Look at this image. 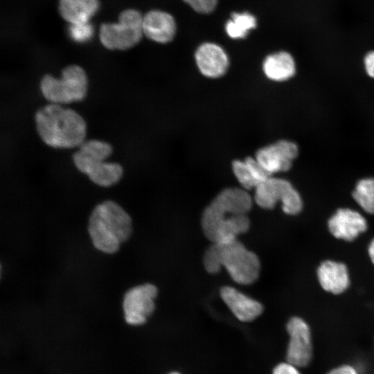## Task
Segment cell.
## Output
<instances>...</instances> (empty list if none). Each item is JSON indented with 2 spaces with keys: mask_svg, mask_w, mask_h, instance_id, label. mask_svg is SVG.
Wrapping results in <instances>:
<instances>
[{
  "mask_svg": "<svg viewBox=\"0 0 374 374\" xmlns=\"http://www.w3.org/2000/svg\"><path fill=\"white\" fill-rule=\"evenodd\" d=\"M35 121L39 137L50 147L72 148L84 141L85 121L73 109L49 103L38 109Z\"/></svg>",
  "mask_w": 374,
  "mask_h": 374,
  "instance_id": "obj_2",
  "label": "cell"
},
{
  "mask_svg": "<svg viewBox=\"0 0 374 374\" xmlns=\"http://www.w3.org/2000/svg\"><path fill=\"white\" fill-rule=\"evenodd\" d=\"M265 76L273 81L283 82L292 78L296 73V63L292 55L286 51L276 52L267 56L262 63Z\"/></svg>",
  "mask_w": 374,
  "mask_h": 374,
  "instance_id": "obj_18",
  "label": "cell"
},
{
  "mask_svg": "<svg viewBox=\"0 0 374 374\" xmlns=\"http://www.w3.org/2000/svg\"><path fill=\"white\" fill-rule=\"evenodd\" d=\"M254 200L261 208H274L280 201L286 214L296 215L303 208L300 194L286 179L270 177L255 188Z\"/></svg>",
  "mask_w": 374,
  "mask_h": 374,
  "instance_id": "obj_7",
  "label": "cell"
},
{
  "mask_svg": "<svg viewBox=\"0 0 374 374\" xmlns=\"http://www.w3.org/2000/svg\"><path fill=\"white\" fill-rule=\"evenodd\" d=\"M285 330L288 341L285 360L305 368L308 367L314 358V343L312 328L308 322L299 316L290 318Z\"/></svg>",
  "mask_w": 374,
  "mask_h": 374,
  "instance_id": "obj_8",
  "label": "cell"
},
{
  "mask_svg": "<svg viewBox=\"0 0 374 374\" xmlns=\"http://www.w3.org/2000/svg\"><path fill=\"white\" fill-rule=\"evenodd\" d=\"M195 59L201 73L210 78L224 75L228 70L229 60L224 49L214 43H204L195 54Z\"/></svg>",
  "mask_w": 374,
  "mask_h": 374,
  "instance_id": "obj_12",
  "label": "cell"
},
{
  "mask_svg": "<svg viewBox=\"0 0 374 374\" xmlns=\"http://www.w3.org/2000/svg\"><path fill=\"white\" fill-rule=\"evenodd\" d=\"M99 6L98 0H59L58 11L70 24H80L88 23Z\"/></svg>",
  "mask_w": 374,
  "mask_h": 374,
  "instance_id": "obj_17",
  "label": "cell"
},
{
  "mask_svg": "<svg viewBox=\"0 0 374 374\" xmlns=\"http://www.w3.org/2000/svg\"><path fill=\"white\" fill-rule=\"evenodd\" d=\"M364 65L367 75L374 79V51L367 53L364 58Z\"/></svg>",
  "mask_w": 374,
  "mask_h": 374,
  "instance_id": "obj_27",
  "label": "cell"
},
{
  "mask_svg": "<svg viewBox=\"0 0 374 374\" xmlns=\"http://www.w3.org/2000/svg\"><path fill=\"white\" fill-rule=\"evenodd\" d=\"M317 273L321 287L328 292L340 294L349 286L348 269L342 262L323 261L318 267Z\"/></svg>",
  "mask_w": 374,
  "mask_h": 374,
  "instance_id": "obj_16",
  "label": "cell"
},
{
  "mask_svg": "<svg viewBox=\"0 0 374 374\" xmlns=\"http://www.w3.org/2000/svg\"><path fill=\"white\" fill-rule=\"evenodd\" d=\"M39 89L50 103L61 105L78 102L87 95L88 79L81 66L71 64L63 69L60 78L44 75L40 80Z\"/></svg>",
  "mask_w": 374,
  "mask_h": 374,
  "instance_id": "obj_4",
  "label": "cell"
},
{
  "mask_svg": "<svg viewBox=\"0 0 374 374\" xmlns=\"http://www.w3.org/2000/svg\"><path fill=\"white\" fill-rule=\"evenodd\" d=\"M368 252L371 261L374 264V238L368 246Z\"/></svg>",
  "mask_w": 374,
  "mask_h": 374,
  "instance_id": "obj_28",
  "label": "cell"
},
{
  "mask_svg": "<svg viewBox=\"0 0 374 374\" xmlns=\"http://www.w3.org/2000/svg\"><path fill=\"white\" fill-rule=\"evenodd\" d=\"M105 159L84 154L79 150L73 154V161L76 168L88 176L98 186H112L117 184L123 173L122 166L118 163L106 162Z\"/></svg>",
  "mask_w": 374,
  "mask_h": 374,
  "instance_id": "obj_10",
  "label": "cell"
},
{
  "mask_svg": "<svg viewBox=\"0 0 374 374\" xmlns=\"http://www.w3.org/2000/svg\"><path fill=\"white\" fill-rule=\"evenodd\" d=\"M299 154L298 145L293 141L280 140L260 148L255 159L270 175L290 169Z\"/></svg>",
  "mask_w": 374,
  "mask_h": 374,
  "instance_id": "obj_11",
  "label": "cell"
},
{
  "mask_svg": "<svg viewBox=\"0 0 374 374\" xmlns=\"http://www.w3.org/2000/svg\"><path fill=\"white\" fill-rule=\"evenodd\" d=\"M157 288L150 283L132 287L124 295L123 309L126 322L130 325L143 324L155 308Z\"/></svg>",
  "mask_w": 374,
  "mask_h": 374,
  "instance_id": "obj_9",
  "label": "cell"
},
{
  "mask_svg": "<svg viewBox=\"0 0 374 374\" xmlns=\"http://www.w3.org/2000/svg\"><path fill=\"white\" fill-rule=\"evenodd\" d=\"M325 374H362V369L357 364L345 362L332 367Z\"/></svg>",
  "mask_w": 374,
  "mask_h": 374,
  "instance_id": "obj_24",
  "label": "cell"
},
{
  "mask_svg": "<svg viewBox=\"0 0 374 374\" xmlns=\"http://www.w3.org/2000/svg\"><path fill=\"white\" fill-rule=\"evenodd\" d=\"M217 244L220 246L221 265L235 283L249 285L258 279L260 263L256 253L248 250L237 239Z\"/></svg>",
  "mask_w": 374,
  "mask_h": 374,
  "instance_id": "obj_6",
  "label": "cell"
},
{
  "mask_svg": "<svg viewBox=\"0 0 374 374\" xmlns=\"http://www.w3.org/2000/svg\"><path fill=\"white\" fill-rule=\"evenodd\" d=\"M205 269L210 274H216L222 269L220 246L213 244L206 251L203 259Z\"/></svg>",
  "mask_w": 374,
  "mask_h": 374,
  "instance_id": "obj_22",
  "label": "cell"
},
{
  "mask_svg": "<svg viewBox=\"0 0 374 374\" xmlns=\"http://www.w3.org/2000/svg\"><path fill=\"white\" fill-rule=\"evenodd\" d=\"M220 294L223 301L240 321H252L259 317L263 311V306L260 303L233 287H222Z\"/></svg>",
  "mask_w": 374,
  "mask_h": 374,
  "instance_id": "obj_14",
  "label": "cell"
},
{
  "mask_svg": "<svg viewBox=\"0 0 374 374\" xmlns=\"http://www.w3.org/2000/svg\"><path fill=\"white\" fill-rule=\"evenodd\" d=\"M93 26L91 24H70L69 33L72 39L77 42L88 41L93 35Z\"/></svg>",
  "mask_w": 374,
  "mask_h": 374,
  "instance_id": "obj_23",
  "label": "cell"
},
{
  "mask_svg": "<svg viewBox=\"0 0 374 374\" xmlns=\"http://www.w3.org/2000/svg\"><path fill=\"white\" fill-rule=\"evenodd\" d=\"M256 27V19L249 12H233L225 26L226 32L233 39L244 38Z\"/></svg>",
  "mask_w": 374,
  "mask_h": 374,
  "instance_id": "obj_20",
  "label": "cell"
},
{
  "mask_svg": "<svg viewBox=\"0 0 374 374\" xmlns=\"http://www.w3.org/2000/svg\"><path fill=\"white\" fill-rule=\"evenodd\" d=\"M141 13L135 9H126L118 15L117 23H103L99 30V39L109 50L124 51L136 46L143 33Z\"/></svg>",
  "mask_w": 374,
  "mask_h": 374,
  "instance_id": "obj_5",
  "label": "cell"
},
{
  "mask_svg": "<svg viewBox=\"0 0 374 374\" xmlns=\"http://www.w3.org/2000/svg\"><path fill=\"white\" fill-rule=\"evenodd\" d=\"M328 226L331 234L339 239L351 241L367 229L366 219L350 208H339L329 219Z\"/></svg>",
  "mask_w": 374,
  "mask_h": 374,
  "instance_id": "obj_13",
  "label": "cell"
},
{
  "mask_svg": "<svg viewBox=\"0 0 374 374\" xmlns=\"http://www.w3.org/2000/svg\"><path fill=\"white\" fill-rule=\"evenodd\" d=\"M353 197L366 212L374 213V178H364L358 181L353 192Z\"/></svg>",
  "mask_w": 374,
  "mask_h": 374,
  "instance_id": "obj_21",
  "label": "cell"
},
{
  "mask_svg": "<svg viewBox=\"0 0 374 374\" xmlns=\"http://www.w3.org/2000/svg\"><path fill=\"white\" fill-rule=\"evenodd\" d=\"M193 10L200 13H209L212 12L216 5L217 0H183Z\"/></svg>",
  "mask_w": 374,
  "mask_h": 374,
  "instance_id": "obj_25",
  "label": "cell"
},
{
  "mask_svg": "<svg viewBox=\"0 0 374 374\" xmlns=\"http://www.w3.org/2000/svg\"><path fill=\"white\" fill-rule=\"evenodd\" d=\"M252 202L245 189L222 190L202 213V227L205 236L213 243H226L246 233L250 227L247 213Z\"/></svg>",
  "mask_w": 374,
  "mask_h": 374,
  "instance_id": "obj_1",
  "label": "cell"
},
{
  "mask_svg": "<svg viewBox=\"0 0 374 374\" xmlns=\"http://www.w3.org/2000/svg\"><path fill=\"white\" fill-rule=\"evenodd\" d=\"M169 374H180V373H177V372H172V373H169Z\"/></svg>",
  "mask_w": 374,
  "mask_h": 374,
  "instance_id": "obj_29",
  "label": "cell"
},
{
  "mask_svg": "<svg viewBox=\"0 0 374 374\" xmlns=\"http://www.w3.org/2000/svg\"><path fill=\"white\" fill-rule=\"evenodd\" d=\"M232 170L239 183L245 190L256 188L270 176L255 158L247 157L244 160L232 162Z\"/></svg>",
  "mask_w": 374,
  "mask_h": 374,
  "instance_id": "obj_19",
  "label": "cell"
},
{
  "mask_svg": "<svg viewBox=\"0 0 374 374\" xmlns=\"http://www.w3.org/2000/svg\"><path fill=\"white\" fill-rule=\"evenodd\" d=\"M143 33L148 39L161 44L172 40L176 33L174 18L160 10H151L143 18Z\"/></svg>",
  "mask_w": 374,
  "mask_h": 374,
  "instance_id": "obj_15",
  "label": "cell"
},
{
  "mask_svg": "<svg viewBox=\"0 0 374 374\" xmlns=\"http://www.w3.org/2000/svg\"><path fill=\"white\" fill-rule=\"evenodd\" d=\"M132 231L130 215L117 203L108 200L98 204L88 222V232L93 247L112 254L118 251Z\"/></svg>",
  "mask_w": 374,
  "mask_h": 374,
  "instance_id": "obj_3",
  "label": "cell"
},
{
  "mask_svg": "<svg viewBox=\"0 0 374 374\" xmlns=\"http://www.w3.org/2000/svg\"><path fill=\"white\" fill-rule=\"evenodd\" d=\"M301 368L285 360L277 364L272 371V374H303Z\"/></svg>",
  "mask_w": 374,
  "mask_h": 374,
  "instance_id": "obj_26",
  "label": "cell"
}]
</instances>
